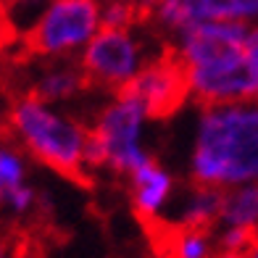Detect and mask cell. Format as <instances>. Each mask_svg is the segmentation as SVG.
Returning a JSON list of instances; mask_svg holds the SVG:
<instances>
[{"label": "cell", "mask_w": 258, "mask_h": 258, "mask_svg": "<svg viewBox=\"0 0 258 258\" xmlns=\"http://www.w3.org/2000/svg\"><path fill=\"white\" fill-rule=\"evenodd\" d=\"M245 42L248 32L237 21H201L184 29L182 50L192 66V98L203 111L258 100Z\"/></svg>", "instance_id": "1"}, {"label": "cell", "mask_w": 258, "mask_h": 258, "mask_svg": "<svg viewBox=\"0 0 258 258\" xmlns=\"http://www.w3.org/2000/svg\"><path fill=\"white\" fill-rule=\"evenodd\" d=\"M190 179L208 187L258 182V100L203 111Z\"/></svg>", "instance_id": "2"}, {"label": "cell", "mask_w": 258, "mask_h": 258, "mask_svg": "<svg viewBox=\"0 0 258 258\" xmlns=\"http://www.w3.org/2000/svg\"><path fill=\"white\" fill-rule=\"evenodd\" d=\"M85 124L53 113L45 103L29 98L27 92L11 100L6 111V132L16 145L55 171L79 190L92 192L95 177L85 161Z\"/></svg>", "instance_id": "3"}, {"label": "cell", "mask_w": 258, "mask_h": 258, "mask_svg": "<svg viewBox=\"0 0 258 258\" xmlns=\"http://www.w3.org/2000/svg\"><path fill=\"white\" fill-rule=\"evenodd\" d=\"M113 95L135 100L148 119L169 121L192 95V66L182 48L163 45L161 53L137 69Z\"/></svg>", "instance_id": "4"}, {"label": "cell", "mask_w": 258, "mask_h": 258, "mask_svg": "<svg viewBox=\"0 0 258 258\" xmlns=\"http://www.w3.org/2000/svg\"><path fill=\"white\" fill-rule=\"evenodd\" d=\"M98 0H48L21 37V58H58L85 45L100 27Z\"/></svg>", "instance_id": "5"}, {"label": "cell", "mask_w": 258, "mask_h": 258, "mask_svg": "<svg viewBox=\"0 0 258 258\" xmlns=\"http://www.w3.org/2000/svg\"><path fill=\"white\" fill-rule=\"evenodd\" d=\"M79 69L90 90L116 92L137 72V48L129 37V29L100 24L85 45Z\"/></svg>", "instance_id": "6"}, {"label": "cell", "mask_w": 258, "mask_h": 258, "mask_svg": "<svg viewBox=\"0 0 258 258\" xmlns=\"http://www.w3.org/2000/svg\"><path fill=\"white\" fill-rule=\"evenodd\" d=\"M140 116L143 108L135 100L116 98L113 105L103 108L98 121L92 124L95 132L100 135L105 153H108V166L113 169L116 177H129L140 163H143V153L137 148V129H140Z\"/></svg>", "instance_id": "7"}, {"label": "cell", "mask_w": 258, "mask_h": 258, "mask_svg": "<svg viewBox=\"0 0 258 258\" xmlns=\"http://www.w3.org/2000/svg\"><path fill=\"white\" fill-rule=\"evenodd\" d=\"M171 177L161 169L156 158L145 156L143 163L126 177V190L132 195V214L137 221H145L158 214V206L171 190Z\"/></svg>", "instance_id": "8"}, {"label": "cell", "mask_w": 258, "mask_h": 258, "mask_svg": "<svg viewBox=\"0 0 258 258\" xmlns=\"http://www.w3.org/2000/svg\"><path fill=\"white\" fill-rule=\"evenodd\" d=\"M156 16L174 29H187L198 21L240 19L234 0H158Z\"/></svg>", "instance_id": "9"}, {"label": "cell", "mask_w": 258, "mask_h": 258, "mask_svg": "<svg viewBox=\"0 0 258 258\" xmlns=\"http://www.w3.org/2000/svg\"><path fill=\"white\" fill-rule=\"evenodd\" d=\"M90 85H87V79L85 74H82V69H53V72L48 74H42L34 85L27 90V95L34 98V100H40V103H58V100H66V98H74L79 95V92H87Z\"/></svg>", "instance_id": "10"}, {"label": "cell", "mask_w": 258, "mask_h": 258, "mask_svg": "<svg viewBox=\"0 0 258 258\" xmlns=\"http://www.w3.org/2000/svg\"><path fill=\"white\" fill-rule=\"evenodd\" d=\"M221 221H227L229 227L258 224V184L227 187L224 206H221Z\"/></svg>", "instance_id": "11"}, {"label": "cell", "mask_w": 258, "mask_h": 258, "mask_svg": "<svg viewBox=\"0 0 258 258\" xmlns=\"http://www.w3.org/2000/svg\"><path fill=\"white\" fill-rule=\"evenodd\" d=\"M24 182V158L19 148L14 145H0V206L11 187Z\"/></svg>", "instance_id": "12"}, {"label": "cell", "mask_w": 258, "mask_h": 258, "mask_svg": "<svg viewBox=\"0 0 258 258\" xmlns=\"http://www.w3.org/2000/svg\"><path fill=\"white\" fill-rule=\"evenodd\" d=\"M245 50H248V61L255 72V79H258V29L248 32V42H245Z\"/></svg>", "instance_id": "13"}, {"label": "cell", "mask_w": 258, "mask_h": 258, "mask_svg": "<svg viewBox=\"0 0 258 258\" xmlns=\"http://www.w3.org/2000/svg\"><path fill=\"white\" fill-rule=\"evenodd\" d=\"M108 3H132L137 8H143L145 14H150L156 19V6H158V0H108Z\"/></svg>", "instance_id": "14"}, {"label": "cell", "mask_w": 258, "mask_h": 258, "mask_svg": "<svg viewBox=\"0 0 258 258\" xmlns=\"http://www.w3.org/2000/svg\"><path fill=\"white\" fill-rule=\"evenodd\" d=\"M0 258H16V253H14V234L0 237Z\"/></svg>", "instance_id": "15"}, {"label": "cell", "mask_w": 258, "mask_h": 258, "mask_svg": "<svg viewBox=\"0 0 258 258\" xmlns=\"http://www.w3.org/2000/svg\"><path fill=\"white\" fill-rule=\"evenodd\" d=\"M32 3H37V0H0V8H21V6H32Z\"/></svg>", "instance_id": "16"}, {"label": "cell", "mask_w": 258, "mask_h": 258, "mask_svg": "<svg viewBox=\"0 0 258 258\" xmlns=\"http://www.w3.org/2000/svg\"><path fill=\"white\" fill-rule=\"evenodd\" d=\"M245 258H258V234H255V240H253V245H250V250H248Z\"/></svg>", "instance_id": "17"}, {"label": "cell", "mask_w": 258, "mask_h": 258, "mask_svg": "<svg viewBox=\"0 0 258 258\" xmlns=\"http://www.w3.org/2000/svg\"><path fill=\"white\" fill-rule=\"evenodd\" d=\"M216 258H237V255H227V253H216Z\"/></svg>", "instance_id": "18"}]
</instances>
